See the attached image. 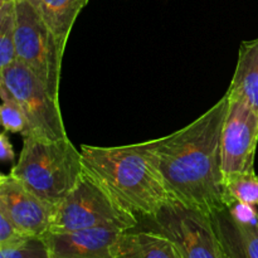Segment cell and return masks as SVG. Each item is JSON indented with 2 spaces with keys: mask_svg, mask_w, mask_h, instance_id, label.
I'll use <instances>...</instances> for the list:
<instances>
[{
  "mask_svg": "<svg viewBox=\"0 0 258 258\" xmlns=\"http://www.w3.org/2000/svg\"><path fill=\"white\" fill-rule=\"evenodd\" d=\"M229 97L180 130L143 143L171 201L207 216L227 208L222 133Z\"/></svg>",
  "mask_w": 258,
  "mask_h": 258,
  "instance_id": "cell-1",
  "label": "cell"
},
{
  "mask_svg": "<svg viewBox=\"0 0 258 258\" xmlns=\"http://www.w3.org/2000/svg\"><path fill=\"white\" fill-rule=\"evenodd\" d=\"M81 155L86 173L135 216L154 218L171 202L143 143L81 145Z\"/></svg>",
  "mask_w": 258,
  "mask_h": 258,
  "instance_id": "cell-2",
  "label": "cell"
},
{
  "mask_svg": "<svg viewBox=\"0 0 258 258\" xmlns=\"http://www.w3.org/2000/svg\"><path fill=\"white\" fill-rule=\"evenodd\" d=\"M10 175L48 203L58 204L76 188L85 174L81 150L67 138L39 140L24 138Z\"/></svg>",
  "mask_w": 258,
  "mask_h": 258,
  "instance_id": "cell-3",
  "label": "cell"
},
{
  "mask_svg": "<svg viewBox=\"0 0 258 258\" xmlns=\"http://www.w3.org/2000/svg\"><path fill=\"white\" fill-rule=\"evenodd\" d=\"M138 216L128 212L85 171L76 188L53 209L50 233L86 229L130 231L138 227Z\"/></svg>",
  "mask_w": 258,
  "mask_h": 258,
  "instance_id": "cell-4",
  "label": "cell"
},
{
  "mask_svg": "<svg viewBox=\"0 0 258 258\" xmlns=\"http://www.w3.org/2000/svg\"><path fill=\"white\" fill-rule=\"evenodd\" d=\"M17 27L15 53L59 101V85L64 47L45 25L37 5L29 0H15Z\"/></svg>",
  "mask_w": 258,
  "mask_h": 258,
  "instance_id": "cell-5",
  "label": "cell"
},
{
  "mask_svg": "<svg viewBox=\"0 0 258 258\" xmlns=\"http://www.w3.org/2000/svg\"><path fill=\"white\" fill-rule=\"evenodd\" d=\"M0 85L18 101L28 120L27 138L59 140L67 138L59 101L20 60L0 70Z\"/></svg>",
  "mask_w": 258,
  "mask_h": 258,
  "instance_id": "cell-6",
  "label": "cell"
},
{
  "mask_svg": "<svg viewBox=\"0 0 258 258\" xmlns=\"http://www.w3.org/2000/svg\"><path fill=\"white\" fill-rule=\"evenodd\" d=\"M151 221L154 231L168 237L181 258H226L211 217L171 201Z\"/></svg>",
  "mask_w": 258,
  "mask_h": 258,
  "instance_id": "cell-7",
  "label": "cell"
},
{
  "mask_svg": "<svg viewBox=\"0 0 258 258\" xmlns=\"http://www.w3.org/2000/svg\"><path fill=\"white\" fill-rule=\"evenodd\" d=\"M258 144V113L244 101L229 97L222 133V169L224 178L254 170Z\"/></svg>",
  "mask_w": 258,
  "mask_h": 258,
  "instance_id": "cell-8",
  "label": "cell"
},
{
  "mask_svg": "<svg viewBox=\"0 0 258 258\" xmlns=\"http://www.w3.org/2000/svg\"><path fill=\"white\" fill-rule=\"evenodd\" d=\"M54 206L28 190L10 174L0 176V213L27 237H44L49 232Z\"/></svg>",
  "mask_w": 258,
  "mask_h": 258,
  "instance_id": "cell-9",
  "label": "cell"
},
{
  "mask_svg": "<svg viewBox=\"0 0 258 258\" xmlns=\"http://www.w3.org/2000/svg\"><path fill=\"white\" fill-rule=\"evenodd\" d=\"M125 232V231H123ZM122 231L86 229L44 236L50 258H115V247Z\"/></svg>",
  "mask_w": 258,
  "mask_h": 258,
  "instance_id": "cell-10",
  "label": "cell"
},
{
  "mask_svg": "<svg viewBox=\"0 0 258 258\" xmlns=\"http://www.w3.org/2000/svg\"><path fill=\"white\" fill-rule=\"evenodd\" d=\"M209 217L226 258H258V219L243 221L228 207Z\"/></svg>",
  "mask_w": 258,
  "mask_h": 258,
  "instance_id": "cell-11",
  "label": "cell"
},
{
  "mask_svg": "<svg viewBox=\"0 0 258 258\" xmlns=\"http://www.w3.org/2000/svg\"><path fill=\"white\" fill-rule=\"evenodd\" d=\"M115 258H181L175 244L154 229L125 231L115 247Z\"/></svg>",
  "mask_w": 258,
  "mask_h": 258,
  "instance_id": "cell-12",
  "label": "cell"
},
{
  "mask_svg": "<svg viewBox=\"0 0 258 258\" xmlns=\"http://www.w3.org/2000/svg\"><path fill=\"white\" fill-rule=\"evenodd\" d=\"M226 95L244 101L258 113V38L241 43L236 71Z\"/></svg>",
  "mask_w": 258,
  "mask_h": 258,
  "instance_id": "cell-13",
  "label": "cell"
},
{
  "mask_svg": "<svg viewBox=\"0 0 258 258\" xmlns=\"http://www.w3.org/2000/svg\"><path fill=\"white\" fill-rule=\"evenodd\" d=\"M88 0H40L37 5L45 25L66 48L76 19Z\"/></svg>",
  "mask_w": 258,
  "mask_h": 258,
  "instance_id": "cell-14",
  "label": "cell"
},
{
  "mask_svg": "<svg viewBox=\"0 0 258 258\" xmlns=\"http://www.w3.org/2000/svg\"><path fill=\"white\" fill-rule=\"evenodd\" d=\"M15 0H0V70L17 60Z\"/></svg>",
  "mask_w": 258,
  "mask_h": 258,
  "instance_id": "cell-15",
  "label": "cell"
},
{
  "mask_svg": "<svg viewBox=\"0 0 258 258\" xmlns=\"http://www.w3.org/2000/svg\"><path fill=\"white\" fill-rule=\"evenodd\" d=\"M227 207L232 203L258 207V176L254 170L232 174L224 178Z\"/></svg>",
  "mask_w": 258,
  "mask_h": 258,
  "instance_id": "cell-16",
  "label": "cell"
},
{
  "mask_svg": "<svg viewBox=\"0 0 258 258\" xmlns=\"http://www.w3.org/2000/svg\"><path fill=\"white\" fill-rule=\"evenodd\" d=\"M0 98H2V106H0V118L4 131L13 134H22L23 138H27L28 131V120L24 111L20 107L18 101L9 93V91L0 85Z\"/></svg>",
  "mask_w": 258,
  "mask_h": 258,
  "instance_id": "cell-17",
  "label": "cell"
},
{
  "mask_svg": "<svg viewBox=\"0 0 258 258\" xmlns=\"http://www.w3.org/2000/svg\"><path fill=\"white\" fill-rule=\"evenodd\" d=\"M0 258H50L44 237H29L10 247H0Z\"/></svg>",
  "mask_w": 258,
  "mask_h": 258,
  "instance_id": "cell-18",
  "label": "cell"
},
{
  "mask_svg": "<svg viewBox=\"0 0 258 258\" xmlns=\"http://www.w3.org/2000/svg\"><path fill=\"white\" fill-rule=\"evenodd\" d=\"M29 238L23 234L7 216L0 213V247H10Z\"/></svg>",
  "mask_w": 258,
  "mask_h": 258,
  "instance_id": "cell-19",
  "label": "cell"
},
{
  "mask_svg": "<svg viewBox=\"0 0 258 258\" xmlns=\"http://www.w3.org/2000/svg\"><path fill=\"white\" fill-rule=\"evenodd\" d=\"M0 159L3 161H13L15 159V153L10 140L7 136V131L0 135Z\"/></svg>",
  "mask_w": 258,
  "mask_h": 258,
  "instance_id": "cell-20",
  "label": "cell"
},
{
  "mask_svg": "<svg viewBox=\"0 0 258 258\" xmlns=\"http://www.w3.org/2000/svg\"><path fill=\"white\" fill-rule=\"evenodd\" d=\"M29 2L33 3V4H34V5H38V4H39L40 0H29Z\"/></svg>",
  "mask_w": 258,
  "mask_h": 258,
  "instance_id": "cell-21",
  "label": "cell"
}]
</instances>
